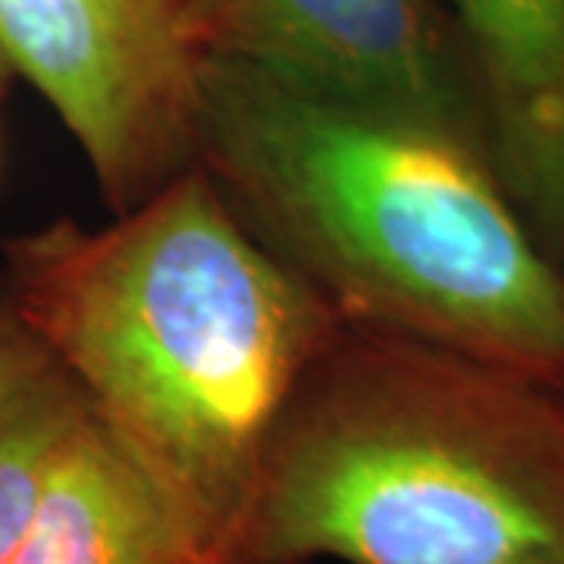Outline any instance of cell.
<instances>
[{
  "label": "cell",
  "instance_id": "cell-1",
  "mask_svg": "<svg viewBox=\"0 0 564 564\" xmlns=\"http://www.w3.org/2000/svg\"><path fill=\"white\" fill-rule=\"evenodd\" d=\"M3 292L198 540L242 555L270 436L345 323L333 304L202 163L107 226L10 239Z\"/></svg>",
  "mask_w": 564,
  "mask_h": 564
},
{
  "label": "cell",
  "instance_id": "cell-2",
  "mask_svg": "<svg viewBox=\"0 0 564 564\" xmlns=\"http://www.w3.org/2000/svg\"><path fill=\"white\" fill-rule=\"evenodd\" d=\"M198 163L343 321L564 389V270L480 144L207 57Z\"/></svg>",
  "mask_w": 564,
  "mask_h": 564
},
{
  "label": "cell",
  "instance_id": "cell-3",
  "mask_svg": "<svg viewBox=\"0 0 564 564\" xmlns=\"http://www.w3.org/2000/svg\"><path fill=\"white\" fill-rule=\"evenodd\" d=\"M245 564H564V389L345 321L263 455Z\"/></svg>",
  "mask_w": 564,
  "mask_h": 564
},
{
  "label": "cell",
  "instance_id": "cell-4",
  "mask_svg": "<svg viewBox=\"0 0 564 564\" xmlns=\"http://www.w3.org/2000/svg\"><path fill=\"white\" fill-rule=\"evenodd\" d=\"M192 0H0V95L32 85L113 214L198 163Z\"/></svg>",
  "mask_w": 564,
  "mask_h": 564
},
{
  "label": "cell",
  "instance_id": "cell-5",
  "mask_svg": "<svg viewBox=\"0 0 564 564\" xmlns=\"http://www.w3.org/2000/svg\"><path fill=\"white\" fill-rule=\"evenodd\" d=\"M192 13L207 57L489 151L474 69L443 0H192Z\"/></svg>",
  "mask_w": 564,
  "mask_h": 564
},
{
  "label": "cell",
  "instance_id": "cell-6",
  "mask_svg": "<svg viewBox=\"0 0 564 564\" xmlns=\"http://www.w3.org/2000/svg\"><path fill=\"white\" fill-rule=\"evenodd\" d=\"M508 195L564 270V0H443Z\"/></svg>",
  "mask_w": 564,
  "mask_h": 564
},
{
  "label": "cell",
  "instance_id": "cell-7",
  "mask_svg": "<svg viewBox=\"0 0 564 564\" xmlns=\"http://www.w3.org/2000/svg\"><path fill=\"white\" fill-rule=\"evenodd\" d=\"M210 549L91 404L10 564H188Z\"/></svg>",
  "mask_w": 564,
  "mask_h": 564
},
{
  "label": "cell",
  "instance_id": "cell-8",
  "mask_svg": "<svg viewBox=\"0 0 564 564\" xmlns=\"http://www.w3.org/2000/svg\"><path fill=\"white\" fill-rule=\"evenodd\" d=\"M88 414V392L57 364L0 423V564L13 562L54 464Z\"/></svg>",
  "mask_w": 564,
  "mask_h": 564
},
{
  "label": "cell",
  "instance_id": "cell-9",
  "mask_svg": "<svg viewBox=\"0 0 564 564\" xmlns=\"http://www.w3.org/2000/svg\"><path fill=\"white\" fill-rule=\"evenodd\" d=\"M57 367L51 348L0 289V423Z\"/></svg>",
  "mask_w": 564,
  "mask_h": 564
},
{
  "label": "cell",
  "instance_id": "cell-10",
  "mask_svg": "<svg viewBox=\"0 0 564 564\" xmlns=\"http://www.w3.org/2000/svg\"><path fill=\"white\" fill-rule=\"evenodd\" d=\"M188 564H245L239 552H210V555H202L195 562Z\"/></svg>",
  "mask_w": 564,
  "mask_h": 564
}]
</instances>
